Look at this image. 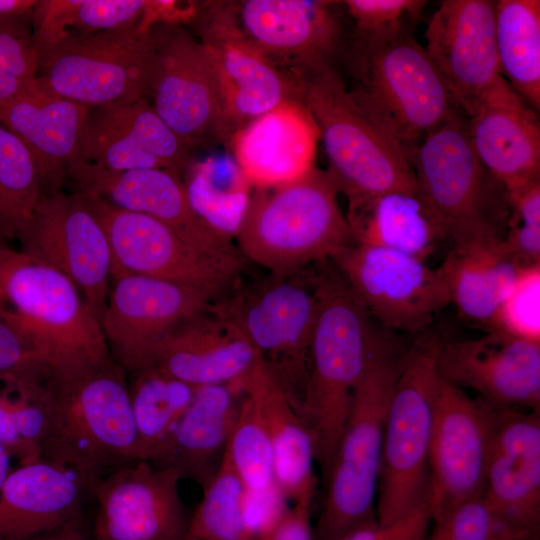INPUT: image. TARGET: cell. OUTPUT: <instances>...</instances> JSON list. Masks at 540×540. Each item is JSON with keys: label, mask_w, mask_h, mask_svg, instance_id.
Masks as SVG:
<instances>
[{"label": "cell", "mask_w": 540, "mask_h": 540, "mask_svg": "<svg viewBox=\"0 0 540 540\" xmlns=\"http://www.w3.org/2000/svg\"><path fill=\"white\" fill-rule=\"evenodd\" d=\"M294 98L311 114L328 159L327 172L348 205L393 190H417L400 147L356 105L336 67L288 76Z\"/></svg>", "instance_id": "cell-6"}, {"label": "cell", "mask_w": 540, "mask_h": 540, "mask_svg": "<svg viewBox=\"0 0 540 540\" xmlns=\"http://www.w3.org/2000/svg\"><path fill=\"white\" fill-rule=\"evenodd\" d=\"M483 497L527 540H539L540 410L495 408Z\"/></svg>", "instance_id": "cell-25"}, {"label": "cell", "mask_w": 540, "mask_h": 540, "mask_svg": "<svg viewBox=\"0 0 540 540\" xmlns=\"http://www.w3.org/2000/svg\"><path fill=\"white\" fill-rule=\"evenodd\" d=\"M502 242L507 253L521 266L540 264V225L508 221Z\"/></svg>", "instance_id": "cell-49"}, {"label": "cell", "mask_w": 540, "mask_h": 540, "mask_svg": "<svg viewBox=\"0 0 540 540\" xmlns=\"http://www.w3.org/2000/svg\"><path fill=\"white\" fill-rule=\"evenodd\" d=\"M147 98L163 122L194 148L227 145L224 106L206 47L184 25L149 29Z\"/></svg>", "instance_id": "cell-13"}, {"label": "cell", "mask_w": 540, "mask_h": 540, "mask_svg": "<svg viewBox=\"0 0 540 540\" xmlns=\"http://www.w3.org/2000/svg\"><path fill=\"white\" fill-rule=\"evenodd\" d=\"M431 522L429 507L424 506L391 523H367L339 540H424Z\"/></svg>", "instance_id": "cell-47"}, {"label": "cell", "mask_w": 540, "mask_h": 540, "mask_svg": "<svg viewBox=\"0 0 540 540\" xmlns=\"http://www.w3.org/2000/svg\"><path fill=\"white\" fill-rule=\"evenodd\" d=\"M38 0H0V23L27 18Z\"/></svg>", "instance_id": "cell-52"}, {"label": "cell", "mask_w": 540, "mask_h": 540, "mask_svg": "<svg viewBox=\"0 0 540 540\" xmlns=\"http://www.w3.org/2000/svg\"><path fill=\"white\" fill-rule=\"evenodd\" d=\"M235 384L250 400L268 435L280 499L291 505H312L318 479L306 424L261 359Z\"/></svg>", "instance_id": "cell-30"}, {"label": "cell", "mask_w": 540, "mask_h": 540, "mask_svg": "<svg viewBox=\"0 0 540 540\" xmlns=\"http://www.w3.org/2000/svg\"><path fill=\"white\" fill-rule=\"evenodd\" d=\"M32 81L24 82L0 71V102L16 96Z\"/></svg>", "instance_id": "cell-53"}, {"label": "cell", "mask_w": 540, "mask_h": 540, "mask_svg": "<svg viewBox=\"0 0 540 540\" xmlns=\"http://www.w3.org/2000/svg\"><path fill=\"white\" fill-rule=\"evenodd\" d=\"M441 340L424 332L409 346L388 404L376 519L391 523L428 506V461L440 375Z\"/></svg>", "instance_id": "cell-8"}, {"label": "cell", "mask_w": 540, "mask_h": 540, "mask_svg": "<svg viewBox=\"0 0 540 540\" xmlns=\"http://www.w3.org/2000/svg\"><path fill=\"white\" fill-rule=\"evenodd\" d=\"M10 454L0 444V488L8 477L10 471Z\"/></svg>", "instance_id": "cell-54"}, {"label": "cell", "mask_w": 540, "mask_h": 540, "mask_svg": "<svg viewBox=\"0 0 540 540\" xmlns=\"http://www.w3.org/2000/svg\"><path fill=\"white\" fill-rule=\"evenodd\" d=\"M424 540H527L483 497L463 502L432 521Z\"/></svg>", "instance_id": "cell-41"}, {"label": "cell", "mask_w": 540, "mask_h": 540, "mask_svg": "<svg viewBox=\"0 0 540 540\" xmlns=\"http://www.w3.org/2000/svg\"><path fill=\"white\" fill-rule=\"evenodd\" d=\"M337 70L356 105L406 158L460 110L411 31L379 38L349 33Z\"/></svg>", "instance_id": "cell-2"}, {"label": "cell", "mask_w": 540, "mask_h": 540, "mask_svg": "<svg viewBox=\"0 0 540 540\" xmlns=\"http://www.w3.org/2000/svg\"><path fill=\"white\" fill-rule=\"evenodd\" d=\"M471 145L487 171L510 190L540 179V122L500 76L467 118Z\"/></svg>", "instance_id": "cell-26"}, {"label": "cell", "mask_w": 540, "mask_h": 540, "mask_svg": "<svg viewBox=\"0 0 540 540\" xmlns=\"http://www.w3.org/2000/svg\"><path fill=\"white\" fill-rule=\"evenodd\" d=\"M226 456L246 491L248 502L252 499L273 502L280 498L268 435L256 410L243 393Z\"/></svg>", "instance_id": "cell-40"}, {"label": "cell", "mask_w": 540, "mask_h": 540, "mask_svg": "<svg viewBox=\"0 0 540 540\" xmlns=\"http://www.w3.org/2000/svg\"><path fill=\"white\" fill-rule=\"evenodd\" d=\"M259 360L242 331L209 305L177 326L153 367L198 388L238 383Z\"/></svg>", "instance_id": "cell-29"}, {"label": "cell", "mask_w": 540, "mask_h": 540, "mask_svg": "<svg viewBox=\"0 0 540 540\" xmlns=\"http://www.w3.org/2000/svg\"><path fill=\"white\" fill-rule=\"evenodd\" d=\"M495 408L440 377L428 461V507L434 521L483 496Z\"/></svg>", "instance_id": "cell-17"}, {"label": "cell", "mask_w": 540, "mask_h": 540, "mask_svg": "<svg viewBox=\"0 0 540 540\" xmlns=\"http://www.w3.org/2000/svg\"><path fill=\"white\" fill-rule=\"evenodd\" d=\"M318 265L310 370L300 417L312 436L324 484L376 329L333 261Z\"/></svg>", "instance_id": "cell-3"}, {"label": "cell", "mask_w": 540, "mask_h": 540, "mask_svg": "<svg viewBox=\"0 0 540 540\" xmlns=\"http://www.w3.org/2000/svg\"><path fill=\"white\" fill-rule=\"evenodd\" d=\"M143 21L133 27L68 35L39 60L37 78L88 107L147 98L152 46Z\"/></svg>", "instance_id": "cell-12"}, {"label": "cell", "mask_w": 540, "mask_h": 540, "mask_svg": "<svg viewBox=\"0 0 540 540\" xmlns=\"http://www.w3.org/2000/svg\"><path fill=\"white\" fill-rule=\"evenodd\" d=\"M307 504L281 506L257 530V540H315Z\"/></svg>", "instance_id": "cell-48"}, {"label": "cell", "mask_w": 540, "mask_h": 540, "mask_svg": "<svg viewBox=\"0 0 540 540\" xmlns=\"http://www.w3.org/2000/svg\"><path fill=\"white\" fill-rule=\"evenodd\" d=\"M494 329L540 342V264L521 269L497 310Z\"/></svg>", "instance_id": "cell-43"}, {"label": "cell", "mask_w": 540, "mask_h": 540, "mask_svg": "<svg viewBox=\"0 0 540 540\" xmlns=\"http://www.w3.org/2000/svg\"><path fill=\"white\" fill-rule=\"evenodd\" d=\"M181 476L139 460L98 479L88 489L97 504L94 540H184L189 518Z\"/></svg>", "instance_id": "cell-20"}, {"label": "cell", "mask_w": 540, "mask_h": 540, "mask_svg": "<svg viewBox=\"0 0 540 540\" xmlns=\"http://www.w3.org/2000/svg\"><path fill=\"white\" fill-rule=\"evenodd\" d=\"M376 330L348 416L314 529L315 540H339L376 519V496L385 419L409 346Z\"/></svg>", "instance_id": "cell-4"}, {"label": "cell", "mask_w": 540, "mask_h": 540, "mask_svg": "<svg viewBox=\"0 0 540 540\" xmlns=\"http://www.w3.org/2000/svg\"><path fill=\"white\" fill-rule=\"evenodd\" d=\"M88 109L55 94L37 77L19 94L0 102V124L33 156L41 194L60 191L69 167L81 159L79 139Z\"/></svg>", "instance_id": "cell-27"}, {"label": "cell", "mask_w": 540, "mask_h": 540, "mask_svg": "<svg viewBox=\"0 0 540 540\" xmlns=\"http://www.w3.org/2000/svg\"><path fill=\"white\" fill-rule=\"evenodd\" d=\"M187 26L211 57L224 106L228 143L254 119L295 100L288 76L242 33L233 1H196L194 17Z\"/></svg>", "instance_id": "cell-18"}, {"label": "cell", "mask_w": 540, "mask_h": 540, "mask_svg": "<svg viewBox=\"0 0 540 540\" xmlns=\"http://www.w3.org/2000/svg\"><path fill=\"white\" fill-rule=\"evenodd\" d=\"M77 193V192H76ZM103 227L112 252L111 278L154 277L195 289L215 302L241 284L245 258L199 248L166 224L78 193Z\"/></svg>", "instance_id": "cell-11"}, {"label": "cell", "mask_w": 540, "mask_h": 540, "mask_svg": "<svg viewBox=\"0 0 540 540\" xmlns=\"http://www.w3.org/2000/svg\"><path fill=\"white\" fill-rule=\"evenodd\" d=\"M111 281L100 325L111 358L127 374L153 367L177 326L211 303L195 289L145 275Z\"/></svg>", "instance_id": "cell-19"}, {"label": "cell", "mask_w": 540, "mask_h": 540, "mask_svg": "<svg viewBox=\"0 0 540 540\" xmlns=\"http://www.w3.org/2000/svg\"><path fill=\"white\" fill-rule=\"evenodd\" d=\"M189 518L184 540H257L246 491L226 454Z\"/></svg>", "instance_id": "cell-38"}, {"label": "cell", "mask_w": 540, "mask_h": 540, "mask_svg": "<svg viewBox=\"0 0 540 540\" xmlns=\"http://www.w3.org/2000/svg\"><path fill=\"white\" fill-rule=\"evenodd\" d=\"M31 17L0 23V71L24 82L34 80L39 70Z\"/></svg>", "instance_id": "cell-45"}, {"label": "cell", "mask_w": 540, "mask_h": 540, "mask_svg": "<svg viewBox=\"0 0 540 540\" xmlns=\"http://www.w3.org/2000/svg\"><path fill=\"white\" fill-rule=\"evenodd\" d=\"M0 321L48 363L110 356L100 321L74 283L7 244H0Z\"/></svg>", "instance_id": "cell-7"}, {"label": "cell", "mask_w": 540, "mask_h": 540, "mask_svg": "<svg viewBox=\"0 0 540 540\" xmlns=\"http://www.w3.org/2000/svg\"><path fill=\"white\" fill-rule=\"evenodd\" d=\"M131 375L130 404L143 460L151 461L189 407L197 387L156 367Z\"/></svg>", "instance_id": "cell-37"}, {"label": "cell", "mask_w": 540, "mask_h": 540, "mask_svg": "<svg viewBox=\"0 0 540 540\" xmlns=\"http://www.w3.org/2000/svg\"><path fill=\"white\" fill-rule=\"evenodd\" d=\"M436 366L442 379L474 391L490 407L540 410V342L497 329L441 341Z\"/></svg>", "instance_id": "cell-22"}, {"label": "cell", "mask_w": 540, "mask_h": 540, "mask_svg": "<svg viewBox=\"0 0 540 540\" xmlns=\"http://www.w3.org/2000/svg\"><path fill=\"white\" fill-rule=\"evenodd\" d=\"M250 341L300 415L310 370L315 273H270L210 303Z\"/></svg>", "instance_id": "cell-9"}, {"label": "cell", "mask_w": 540, "mask_h": 540, "mask_svg": "<svg viewBox=\"0 0 540 540\" xmlns=\"http://www.w3.org/2000/svg\"><path fill=\"white\" fill-rule=\"evenodd\" d=\"M500 75L534 110L540 109V1H495Z\"/></svg>", "instance_id": "cell-35"}, {"label": "cell", "mask_w": 540, "mask_h": 540, "mask_svg": "<svg viewBox=\"0 0 540 540\" xmlns=\"http://www.w3.org/2000/svg\"><path fill=\"white\" fill-rule=\"evenodd\" d=\"M27 540H94V538L85 528L82 518L78 517L55 530Z\"/></svg>", "instance_id": "cell-51"}, {"label": "cell", "mask_w": 540, "mask_h": 540, "mask_svg": "<svg viewBox=\"0 0 540 540\" xmlns=\"http://www.w3.org/2000/svg\"><path fill=\"white\" fill-rule=\"evenodd\" d=\"M17 239L19 251L68 277L101 320L110 290L112 252L103 227L78 193L41 194Z\"/></svg>", "instance_id": "cell-16"}, {"label": "cell", "mask_w": 540, "mask_h": 540, "mask_svg": "<svg viewBox=\"0 0 540 540\" xmlns=\"http://www.w3.org/2000/svg\"><path fill=\"white\" fill-rule=\"evenodd\" d=\"M332 261L368 315L386 331L422 334L450 303L438 268L416 257L354 243Z\"/></svg>", "instance_id": "cell-14"}, {"label": "cell", "mask_w": 540, "mask_h": 540, "mask_svg": "<svg viewBox=\"0 0 540 540\" xmlns=\"http://www.w3.org/2000/svg\"><path fill=\"white\" fill-rule=\"evenodd\" d=\"M338 194L330 174L317 167L290 183L253 189L235 237L240 253L270 273L332 260L355 243Z\"/></svg>", "instance_id": "cell-5"}, {"label": "cell", "mask_w": 540, "mask_h": 540, "mask_svg": "<svg viewBox=\"0 0 540 540\" xmlns=\"http://www.w3.org/2000/svg\"><path fill=\"white\" fill-rule=\"evenodd\" d=\"M183 184L194 212L211 228L235 239L253 187L231 155L192 161Z\"/></svg>", "instance_id": "cell-36"}, {"label": "cell", "mask_w": 540, "mask_h": 540, "mask_svg": "<svg viewBox=\"0 0 540 540\" xmlns=\"http://www.w3.org/2000/svg\"><path fill=\"white\" fill-rule=\"evenodd\" d=\"M354 242L426 260L449 243L441 222L418 190H393L348 205Z\"/></svg>", "instance_id": "cell-34"}, {"label": "cell", "mask_w": 540, "mask_h": 540, "mask_svg": "<svg viewBox=\"0 0 540 540\" xmlns=\"http://www.w3.org/2000/svg\"><path fill=\"white\" fill-rule=\"evenodd\" d=\"M79 0H38L32 11L34 47L40 58L70 32V20Z\"/></svg>", "instance_id": "cell-46"}, {"label": "cell", "mask_w": 540, "mask_h": 540, "mask_svg": "<svg viewBox=\"0 0 540 540\" xmlns=\"http://www.w3.org/2000/svg\"><path fill=\"white\" fill-rule=\"evenodd\" d=\"M194 147L173 132L148 98L89 107L79 152L82 160L114 171L164 169L181 177Z\"/></svg>", "instance_id": "cell-23"}, {"label": "cell", "mask_w": 540, "mask_h": 540, "mask_svg": "<svg viewBox=\"0 0 540 540\" xmlns=\"http://www.w3.org/2000/svg\"><path fill=\"white\" fill-rule=\"evenodd\" d=\"M350 33L365 38L387 37L411 31L427 1L344 0Z\"/></svg>", "instance_id": "cell-42"}, {"label": "cell", "mask_w": 540, "mask_h": 540, "mask_svg": "<svg viewBox=\"0 0 540 540\" xmlns=\"http://www.w3.org/2000/svg\"><path fill=\"white\" fill-rule=\"evenodd\" d=\"M407 159L417 190L444 227L449 244L503 236L506 190L477 157L462 111L431 130Z\"/></svg>", "instance_id": "cell-10"}, {"label": "cell", "mask_w": 540, "mask_h": 540, "mask_svg": "<svg viewBox=\"0 0 540 540\" xmlns=\"http://www.w3.org/2000/svg\"><path fill=\"white\" fill-rule=\"evenodd\" d=\"M500 235L451 244L438 270L450 303L466 320L489 330L497 310L522 268L504 248Z\"/></svg>", "instance_id": "cell-33"}, {"label": "cell", "mask_w": 540, "mask_h": 540, "mask_svg": "<svg viewBox=\"0 0 540 540\" xmlns=\"http://www.w3.org/2000/svg\"><path fill=\"white\" fill-rule=\"evenodd\" d=\"M319 132L309 111L286 101L254 119L226 146L253 189L295 181L315 165Z\"/></svg>", "instance_id": "cell-28"}, {"label": "cell", "mask_w": 540, "mask_h": 540, "mask_svg": "<svg viewBox=\"0 0 540 540\" xmlns=\"http://www.w3.org/2000/svg\"><path fill=\"white\" fill-rule=\"evenodd\" d=\"M87 493L70 469L42 458L20 465L0 488V540H27L81 517Z\"/></svg>", "instance_id": "cell-31"}, {"label": "cell", "mask_w": 540, "mask_h": 540, "mask_svg": "<svg viewBox=\"0 0 540 540\" xmlns=\"http://www.w3.org/2000/svg\"><path fill=\"white\" fill-rule=\"evenodd\" d=\"M424 38L429 59L453 102L468 118L501 76L495 41V1H441Z\"/></svg>", "instance_id": "cell-21"}, {"label": "cell", "mask_w": 540, "mask_h": 540, "mask_svg": "<svg viewBox=\"0 0 540 540\" xmlns=\"http://www.w3.org/2000/svg\"><path fill=\"white\" fill-rule=\"evenodd\" d=\"M41 457L76 473L87 490L108 473L143 460L126 371L111 356L79 364L39 361Z\"/></svg>", "instance_id": "cell-1"}, {"label": "cell", "mask_w": 540, "mask_h": 540, "mask_svg": "<svg viewBox=\"0 0 540 540\" xmlns=\"http://www.w3.org/2000/svg\"><path fill=\"white\" fill-rule=\"evenodd\" d=\"M73 192L97 196L109 204L152 217L206 251L236 254L233 239L206 224L192 209L182 178L164 169L114 171L82 159L66 174Z\"/></svg>", "instance_id": "cell-24"}, {"label": "cell", "mask_w": 540, "mask_h": 540, "mask_svg": "<svg viewBox=\"0 0 540 540\" xmlns=\"http://www.w3.org/2000/svg\"><path fill=\"white\" fill-rule=\"evenodd\" d=\"M40 196V178L33 156L0 124V244L18 237Z\"/></svg>", "instance_id": "cell-39"}, {"label": "cell", "mask_w": 540, "mask_h": 540, "mask_svg": "<svg viewBox=\"0 0 540 540\" xmlns=\"http://www.w3.org/2000/svg\"><path fill=\"white\" fill-rule=\"evenodd\" d=\"M233 8L246 39L287 76L337 67L349 38L342 1L242 0Z\"/></svg>", "instance_id": "cell-15"}, {"label": "cell", "mask_w": 540, "mask_h": 540, "mask_svg": "<svg viewBox=\"0 0 540 540\" xmlns=\"http://www.w3.org/2000/svg\"><path fill=\"white\" fill-rule=\"evenodd\" d=\"M150 0H79L70 31L97 33L129 28L146 17Z\"/></svg>", "instance_id": "cell-44"}, {"label": "cell", "mask_w": 540, "mask_h": 540, "mask_svg": "<svg viewBox=\"0 0 540 540\" xmlns=\"http://www.w3.org/2000/svg\"><path fill=\"white\" fill-rule=\"evenodd\" d=\"M242 392L236 384L198 387L169 437L149 461L175 470L202 489L219 470L234 427Z\"/></svg>", "instance_id": "cell-32"}, {"label": "cell", "mask_w": 540, "mask_h": 540, "mask_svg": "<svg viewBox=\"0 0 540 540\" xmlns=\"http://www.w3.org/2000/svg\"><path fill=\"white\" fill-rule=\"evenodd\" d=\"M37 360L42 359L0 321V374L20 370Z\"/></svg>", "instance_id": "cell-50"}]
</instances>
